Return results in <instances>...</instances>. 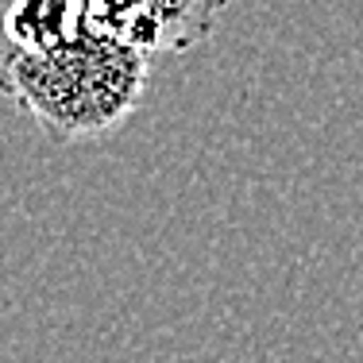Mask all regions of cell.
<instances>
[{
	"mask_svg": "<svg viewBox=\"0 0 363 363\" xmlns=\"http://www.w3.org/2000/svg\"><path fill=\"white\" fill-rule=\"evenodd\" d=\"M147 89V55L77 8L74 28L43 47L8 43L0 93L16 101L55 143L108 135Z\"/></svg>",
	"mask_w": 363,
	"mask_h": 363,
	"instance_id": "obj_1",
	"label": "cell"
},
{
	"mask_svg": "<svg viewBox=\"0 0 363 363\" xmlns=\"http://www.w3.org/2000/svg\"><path fill=\"white\" fill-rule=\"evenodd\" d=\"M228 0H82V12L143 55L186 50L213 31Z\"/></svg>",
	"mask_w": 363,
	"mask_h": 363,
	"instance_id": "obj_2",
	"label": "cell"
}]
</instances>
